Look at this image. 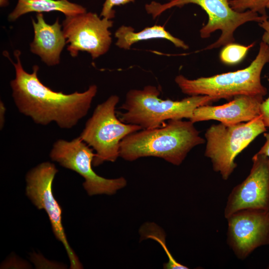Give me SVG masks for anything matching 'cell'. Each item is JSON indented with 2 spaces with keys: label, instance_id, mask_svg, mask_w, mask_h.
Segmentation results:
<instances>
[{
  "label": "cell",
  "instance_id": "obj_1",
  "mask_svg": "<svg viewBox=\"0 0 269 269\" xmlns=\"http://www.w3.org/2000/svg\"><path fill=\"white\" fill-rule=\"evenodd\" d=\"M20 54L18 50L14 51L15 63L7 52L4 53L15 69V77L10 84L18 111L37 124L45 126L54 122L64 129L76 126L87 114L97 94V86L92 85L83 92H75L70 94L54 91L39 79L38 66H33L31 73L24 70Z\"/></svg>",
  "mask_w": 269,
  "mask_h": 269
},
{
  "label": "cell",
  "instance_id": "obj_2",
  "mask_svg": "<svg viewBox=\"0 0 269 269\" xmlns=\"http://www.w3.org/2000/svg\"><path fill=\"white\" fill-rule=\"evenodd\" d=\"M205 141L190 121L171 120L162 127L126 136L120 143V156L128 161L154 156L179 165L193 147Z\"/></svg>",
  "mask_w": 269,
  "mask_h": 269
},
{
  "label": "cell",
  "instance_id": "obj_3",
  "mask_svg": "<svg viewBox=\"0 0 269 269\" xmlns=\"http://www.w3.org/2000/svg\"><path fill=\"white\" fill-rule=\"evenodd\" d=\"M159 90L154 86L130 90L120 109L119 119L123 123L151 129L164 126L165 121L191 118L198 107L208 105L215 98L207 95L192 96L180 101L163 100L158 97Z\"/></svg>",
  "mask_w": 269,
  "mask_h": 269
},
{
  "label": "cell",
  "instance_id": "obj_4",
  "mask_svg": "<svg viewBox=\"0 0 269 269\" xmlns=\"http://www.w3.org/2000/svg\"><path fill=\"white\" fill-rule=\"evenodd\" d=\"M268 62L269 45L262 41L256 58L245 69L193 80L179 75L175 82L183 93L190 96L207 95L217 101L239 95L264 97L267 89L261 83V74Z\"/></svg>",
  "mask_w": 269,
  "mask_h": 269
},
{
  "label": "cell",
  "instance_id": "obj_5",
  "mask_svg": "<svg viewBox=\"0 0 269 269\" xmlns=\"http://www.w3.org/2000/svg\"><path fill=\"white\" fill-rule=\"evenodd\" d=\"M119 97L111 96L99 104L79 136L95 151L93 166L115 162L120 156L121 141L128 135L142 130L137 125L122 122L116 114Z\"/></svg>",
  "mask_w": 269,
  "mask_h": 269
},
{
  "label": "cell",
  "instance_id": "obj_6",
  "mask_svg": "<svg viewBox=\"0 0 269 269\" xmlns=\"http://www.w3.org/2000/svg\"><path fill=\"white\" fill-rule=\"evenodd\" d=\"M261 116L252 121L235 125H212L206 131L205 155L213 170L227 180L237 167L236 156L258 135L267 131Z\"/></svg>",
  "mask_w": 269,
  "mask_h": 269
},
{
  "label": "cell",
  "instance_id": "obj_7",
  "mask_svg": "<svg viewBox=\"0 0 269 269\" xmlns=\"http://www.w3.org/2000/svg\"><path fill=\"white\" fill-rule=\"evenodd\" d=\"M189 3L200 6L208 15L207 23L200 30L201 38H208L217 30L221 31L218 39L206 47V50L233 43L235 41L234 33L238 27L249 21L262 23L268 18L267 15H260L250 10L236 11L230 6L229 0H171L163 4L152 1L146 4L145 8L146 12L155 18L169 8L181 7Z\"/></svg>",
  "mask_w": 269,
  "mask_h": 269
},
{
  "label": "cell",
  "instance_id": "obj_8",
  "mask_svg": "<svg viewBox=\"0 0 269 269\" xmlns=\"http://www.w3.org/2000/svg\"><path fill=\"white\" fill-rule=\"evenodd\" d=\"M49 155L52 160L82 176L85 179L83 187L90 196L113 195L127 185V180L123 177L107 179L95 173L92 168L95 156L93 149L79 136L71 141L57 140Z\"/></svg>",
  "mask_w": 269,
  "mask_h": 269
},
{
  "label": "cell",
  "instance_id": "obj_9",
  "mask_svg": "<svg viewBox=\"0 0 269 269\" xmlns=\"http://www.w3.org/2000/svg\"><path fill=\"white\" fill-rule=\"evenodd\" d=\"M57 172L55 165L49 162L32 168L26 175V195L38 209H44L48 215L55 237L65 247L70 269H80L82 266L68 243L62 223V210L52 192V183Z\"/></svg>",
  "mask_w": 269,
  "mask_h": 269
},
{
  "label": "cell",
  "instance_id": "obj_10",
  "mask_svg": "<svg viewBox=\"0 0 269 269\" xmlns=\"http://www.w3.org/2000/svg\"><path fill=\"white\" fill-rule=\"evenodd\" d=\"M113 24L111 19L91 12L65 16L62 27L70 55L75 57L79 51H86L95 59L107 53L112 43L109 28Z\"/></svg>",
  "mask_w": 269,
  "mask_h": 269
},
{
  "label": "cell",
  "instance_id": "obj_11",
  "mask_svg": "<svg viewBox=\"0 0 269 269\" xmlns=\"http://www.w3.org/2000/svg\"><path fill=\"white\" fill-rule=\"evenodd\" d=\"M227 242L239 259L269 244V211L245 209L228 218Z\"/></svg>",
  "mask_w": 269,
  "mask_h": 269
},
{
  "label": "cell",
  "instance_id": "obj_12",
  "mask_svg": "<svg viewBox=\"0 0 269 269\" xmlns=\"http://www.w3.org/2000/svg\"><path fill=\"white\" fill-rule=\"evenodd\" d=\"M252 161L247 177L233 189L228 198L224 210L226 219L242 210L269 211V159L257 152Z\"/></svg>",
  "mask_w": 269,
  "mask_h": 269
},
{
  "label": "cell",
  "instance_id": "obj_13",
  "mask_svg": "<svg viewBox=\"0 0 269 269\" xmlns=\"http://www.w3.org/2000/svg\"><path fill=\"white\" fill-rule=\"evenodd\" d=\"M263 101L262 96H237L222 105L197 108L189 121L195 123L216 120L227 125L249 122L260 116V105Z\"/></svg>",
  "mask_w": 269,
  "mask_h": 269
},
{
  "label": "cell",
  "instance_id": "obj_14",
  "mask_svg": "<svg viewBox=\"0 0 269 269\" xmlns=\"http://www.w3.org/2000/svg\"><path fill=\"white\" fill-rule=\"evenodd\" d=\"M34 38L30 44L31 52L40 57L48 66L60 62L61 53L66 43L62 24L59 18L52 24L47 23L42 13L36 15V21L32 18Z\"/></svg>",
  "mask_w": 269,
  "mask_h": 269
},
{
  "label": "cell",
  "instance_id": "obj_15",
  "mask_svg": "<svg viewBox=\"0 0 269 269\" xmlns=\"http://www.w3.org/2000/svg\"><path fill=\"white\" fill-rule=\"evenodd\" d=\"M60 11L65 16H73L86 12L81 5L68 0H17L13 10L9 14L8 19L13 21L20 16L31 12Z\"/></svg>",
  "mask_w": 269,
  "mask_h": 269
},
{
  "label": "cell",
  "instance_id": "obj_16",
  "mask_svg": "<svg viewBox=\"0 0 269 269\" xmlns=\"http://www.w3.org/2000/svg\"><path fill=\"white\" fill-rule=\"evenodd\" d=\"M116 45L125 50H129L132 45L141 40L151 39H164L171 42L176 47L187 49L188 46L181 39L173 36L161 25L147 27L136 32L131 26L122 25L116 31Z\"/></svg>",
  "mask_w": 269,
  "mask_h": 269
},
{
  "label": "cell",
  "instance_id": "obj_17",
  "mask_svg": "<svg viewBox=\"0 0 269 269\" xmlns=\"http://www.w3.org/2000/svg\"><path fill=\"white\" fill-rule=\"evenodd\" d=\"M145 225L143 227L142 229L147 231V233H143L144 236L147 238H151L156 240L161 244V246L163 248L166 254L167 255L168 258V262L164 264V269H188L186 266H184L180 263H178L173 258L169 250L167 249L165 242L164 235L162 234L161 230L157 228L154 224H148Z\"/></svg>",
  "mask_w": 269,
  "mask_h": 269
},
{
  "label": "cell",
  "instance_id": "obj_18",
  "mask_svg": "<svg viewBox=\"0 0 269 269\" xmlns=\"http://www.w3.org/2000/svg\"><path fill=\"white\" fill-rule=\"evenodd\" d=\"M255 43L244 46L233 43L228 44L220 52V58L222 62L233 65L240 62L246 55L248 51L254 46Z\"/></svg>",
  "mask_w": 269,
  "mask_h": 269
},
{
  "label": "cell",
  "instance_id": "obj_19",
  "mask_svg": "<svg viewBox=\"0 0 269 269\" xmlns=\"http://www.w3.org/2000/svg\"><path fill=\"white\" fill-rule=\"evenodd\" d=\"M269 2V0H229L230 6L236 11L250 10L260 15H267L266 8Z\"/></svg>",
  "mask_w": 269,
  "mask_h": 269
},
{
  "label": "cell",
  "instance_id": "obj_20",
  "mask_svg": "<svg viewBox=\"0 0 269 269\" xmlns=\"http://www.w3.org/2000/svg\"><path fill=\"white\" fill-rule=\"evenodd\" d=\"M134 2V0H105L100 13V16L111 19L115 17L113 8L115 6L124 5Z\"/></svg>",
  "mask_w": 269,
  "mask_h": 269
},
{
  "label": "cell",
  "instance_id": "obj_21",
  "mask_svg": "<svg viewBox=\"0 0 269 269\" xmlns=\"http://www.w3.org/2000/svg\"><path fill=\"white\" fill-rule=\"evenodd\" d=\"M260 116L267 128H269V97L260 105Z\"/></svg>",
  "mask_w": 269,
  "mask_h": 269
},
{
  "label": "cell",
  "instance_id": "obj_22",
  "mask_svg": "<svg viewBox=\"0 0 269 269\" xmlns=\"http://www.w3.org/2000/svg\"><path fill=\"white\" fill-rule=\"evenodd\" d=\"M264 136L266 137L265 143L258 153L266 155L269 159V132L265 134Z\"/></svg>",
  "mask_w": 269,
  "mask_h": 269
},
{
  "label": "cell",
  "instance_id": "obj_23",
  "mask_svg": "<svg viewBox=\"0 0 269 269\" xmlns=\"http://www.w3.org/2000/svg\"><path fill=\"white\" fill-rule=\"evenodd\" d=\"M6 112V108L3 103L0 101V127L1 129L4 124L5 120V114Z\"/></svg>",
  "mask_w": 269,
  "mask_h": 269
},
{
  "label": "cell",
  "instance_id": "obj_24",
  "mask_svg": "<svg viewBox=\"0 0 269 269\" xmlns=\"http://www.w3.org/2000/svg\"><path fill=\"white\" fill-rule=\"evenodd\" d=\"M0 6H4L7 5L8 0H0Z\"/></svg>",
  "mask_w": 269,
  "mask_h": 269
},
{
  "label": "cell",
  "instance_id": "obj_25",
  "mask_svg": "<svg viewBox=\"0 0 269 269\" xmlns=\"http://www.w3.org/2000/svg\"><path fill=\"white\" fill-rule=\"evenodd\" d=\"M267 8H268L269 10V2L268 3L267 5Z\"/></svg>",
  "mask_w": 269,
  "mask_h": 269
},
{
  "label": "cell",
  "instance_id": "obj_26",
  "mask_svg": "<svg viewBox=\"0 0 269 269\" xmlns=\"http://www.w3.org/2000/svg\"><path fill=\"white\" fill-rule=\"evenodd\" d=\"M268 269H269V266H268Z\"/></svg>",
  "mask_w": 269,
  "mask_h": 269
}]
</instances>
